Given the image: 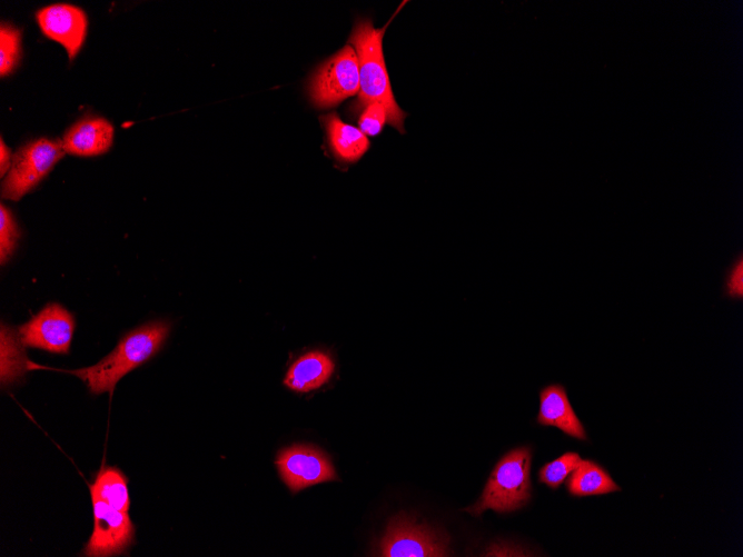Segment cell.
I'll use <instances>...</instances> for the list:
<instances>
[{"label": "cell", "instance_id": "cell-1", "mask_svg": "<svg viewBox=\"0 0 743 557\" xmlns=\"http://www.w3.org/2000/svg\"><path fill=\"white\" fill-rule=\"evenodd\" d=\"M170 331L167 321H150L123 335L115 349L97 364L66 372L78 376L93 395L112 392L128 372L151 359Z\"/></svg>", "mask_w": 743, "mask_h": 557}, {"label": "cell", "instance_id": "cell-2", "mask_svg": "<svg viewBox=\"0 0 743 557\" xmlns=\"http://www.w3.org/2000/svg\"><path fill=\"white\" fill-rule=\"evenodd\" d=\"M385 29H375L369 20H358L349 43L358 59L359 95L351 111H359L374 102H379L387 112V121L399 132H404L406 113L394 98L383 54L382 41Z\"/></svg>", "mask_w": 743, "mask_h": 557}, {"label": "cell", "instance_id": "cell-3", "mask_svg": "<svg viewBox=\"0 0 743 557\" xmlns=\"http://www.w3.org/2000/svg\"><path fill=\"white\" fill-rule=\"evenodd\" d=\"M532 452L518 447L507 452L493 469L477 503L466 508L478 516L487 509L509 513L524 507L532 497L529 480Z\"/></svg>", "mask_w": 743, "mask_h": 557}, {"label": "cell", "instance_id": "cell-4", "mask_svg": "<svg viewBox=\"0 0 743 557\" xmlns=\"http://www.w3.org/2000/svg\"><path fill=\"white\" fill-rule=\"evenodd\" d=\"M66 155L61 140L39 138L22 146L1 186V197L18 201L32 190Z\"/></svg>", "mask_w": 743, "mask_h": 557}, {"label": "cell", "instance_id": "cell-5", "mask_svg": "<svg viewBox=\"0 0 743 557\" xmlns=\"http://www.w3.org/2000/svg\"><path fill=\"white\" fill-rule=\"evenodd\" d=\"M379 554L384 557L448 556L449 539L440 530L399 515L390 520L379 543Z\"/></svg>", "mask_w": 743, "mask_h": 557}, {"label": "cell", "instance_id": "cell-6", "mask_svg": "<svg viewBox=\"0 0 743 557\" xmlns=\"http://www.w3.org/2000/svg\"><path fill=\"white\" fill-rule=\"evenodd\" d=\"M359 92V71L356 51L345 46L326 60L314 73L309 95L320 109L333 108L344 99Z\"/></svg>", "mask_w": 743, "mask_h": 557}, {"label": "cell", "instance_id": "cell-7", "mask_svg": "<svg viewBox=\"0 0 743 557\" xmlns=\"http://www.w3.org/2000/svg\"><path fill=\"white\" fill-rule=\"evenodd\" d=\"M93 531L83 556L108 557L123 554L135 543V526L128 511L118 510L102 500L92 499Z\"/></svg>", "mask_w": 743, "mask_h": 557}, {"label": "cell", "instance_id": "cell-8", "mask_svg": "<svg viewBox=\"0 0 743 557\" xmlns=\"http://www.w3.org/2000/svg\"><path fill=\"white\" fill-rule=\"evenodd\" d=\"M75 318L65 307L51 302L46 305L29 321L18 328L22 345L53 354H68Z\"/></svg>", "mask_w": 743, "mask_h": 557}, {"label": "cell", "instance_id": "cell-9", "mask_svg": "<svg viewBox=\"0 0 743 557\" xmlns=\"http://www.w3.org/2000/svg\"><path fill=\"white\" fill-rule=\"evenodd\" d=\"M276 464L283 480L293 493L337 479L328 457L310 446L294 445L284 449Z\"/></svg>", "mask_w": 743, "mask_h": 557}, {"label": "cell", "instance_id": "cell-10", "mask_svg": "<svg viewBox=\"0 0 743 557\" xmlns=\"http://www.w3.org/2000/svg\"><path fill=\"white\" fill-rule=\"evenodd\" d=\"M36 18L42 33L59 42L72 60L87 34L88 19L85 11L73 4L56 3L38 10Z\"/></svg>", "mask_w": 743, "mask_h": 557}, {"label": "cell", "instance_id": "cell-11", "mask_svg": "<svg viewBox=\"0 0 743 557\" xmlns=\"http://www.w3.org/2000/svg\"><path fill=\"white\" fill-rule=\"evenodd\" d=\"M113 127L100 117H87L72 125L62 138L66 152L91 157L107 152L112 145Z\"/></svg>", "mask_w": 743, "mask_h": 557}, {"label": "cell", "instance_id": "cell-12", "mask_svg": "<svg viewBox=\"0 0 743 557\" xmlns=\"http://www.w3.org/2000/svg\"><path fill=\"white\" fill-rule=\"evenodd\" d=\"M537 422L555 426L564 434L579 440L587 438L585 429L574 412L564 386L553 384L539 391Z\"/></svg>", "mask_w": 743, "mask_h": 557}, {"label": "cell", "instance_id": "cell-13", "mask_svg": "<svg viewBox=\"0 0 743 557\" xmlns=\"http://www.w3.org/2000/svg\"><path fill=\"white\" fill-rule=\"evenodd\" d=\"M335 362L324 351H310L299 357L288 369L285 385L299 392L321 387L331 377Z\"/></svg>", "mask_w": 743, "mask_h": 557}, {"label": "cell", "instance_id": "cell-14", "mask_svg": "<svg viewBox=\"0 0 743 557\" xmlns=\"http://www.w3.org/2000/svg\"><path fill=\"white\" fill-rule=\"evenodd\" d=\"M323 119L330 149L339 161L356 162L368 150L367 137L358 128L345 123L337 113H330Z\"/></svg>", "mask_w": 743, "mask_h": 557}, {"label": "cell", "instance_id": "cell-15", "mask_svg": "<svg viewBox=\"0 0 743 557\" xmlns=\"http://www.w3.org/2000/svg\"><path fill=\"white\" fill-rule=\"evenodd\" d=\"M566 488L573 496H595L621 490L611 476L596 462L582 460L571 473Z\"/></svg>", "mask_w": 743, "mask_h": 557}, {"label": "cell", "instance_id": "cell-16", "mask_svg": "<svg viewBox=\"0 0 743 557\" xmlns=\"http://www.w3.org/2000/svg\"><path fill=\"white\" fill-rule=\"evenodd\" d=\"M127 484V477L120 469L102 467L90 485L91 498L102 500L118 510L128 511L130 497Z\"/></svg>", "mask_w": 743, "mask_h": 557}, {"label": "cell", "instance_id": "cell-17", "mask_svg": "<svg viewBox=\"0 0 743 557\" xmlns=\"http://www.w3.org/2000/svg\"><path fill=\"white\" fill-rule=\"evenodd\" d=\"M21 31L6 22L0 27V74L9 76L17 67L21 52Z\"/></svg>", "mask_w": 743, "mask_h": 557}, {"label": "cell", "instance_id": "cell-18", "mask_svg": "<svg viewBox=\"0 0 743 557\" xmlns=\"http://www.w3.org/2000/svg\"><path fill=\"white\" fill-rule=\"evenodd\" d=\"M582 460L577 452H566L545 464L538 471V479L551 488H557Z\"/></svg>", "mask_w": 743, "mask_h": 557}, {"label": "cell", "instance_id": "cell-19", "mask_svg": "<svg viewBox=\"0 0 743 557\" xmlns=\"http://www.w3.org/2000/svg\"><path fill=\"white\" fill-rule=\"evenodd\" d=\"M20 231L11 211L0 206V261L4 265L13 255Z\"/></svg>", "mask_w": 743, "mask_h": 557}, {"label": "cell", "instance_id": "cell-20", "mask_svg": "<svg viewBox=\"0 0 743 557\" xmlns=\"http://www.w3.org/2000/svg\"><path fill=\"white\" fill-rule=\"evenodd\" d=\"M387 121V112L379 102H374L364 109L359 123V130L367 137L378 136L385 122Z\"/></svg>", "mask_w": 743, "mask_h": 557}, {"label": "cell", "instance_id": "cell-21", "mask_svg": "<svg viewBox=\"0 0 743 557\" xmlns=\"http://www.w3.org/2000/svg\"><path fill=\"white\" fill-rule=\"evenodd\" d=\"M724 296L731 299L743 298V257L740 255L727 269L723 284Z\"/></svg>", "mask_w": 743, "mask_h": 557}, {"label": "cell", "instance_id": "cell-22", "mask_svg": "<svg viewBox=\"0 0 743 557\" xmlns=\"http://www.w3.org/2000/svg\"><path fill=\"white\" fill-rule=\"evenodd\" d=\"M12 157L10 149L4 145L3 140L0 141V175L3 177L6 172L9 171L12 162Z\"/></svg>", "mask_w": 743, "mask_h": 557}]
</instances>
